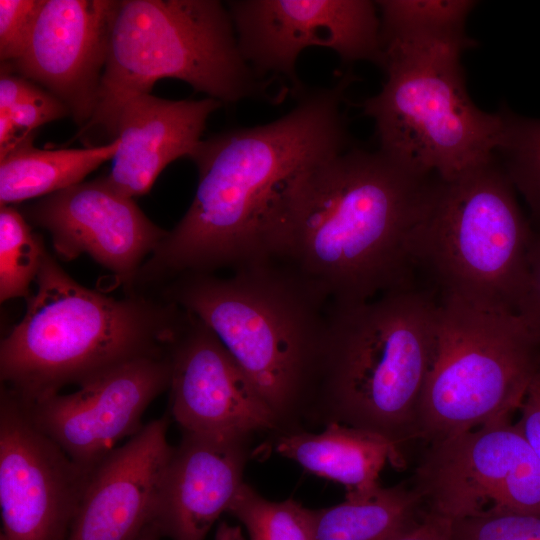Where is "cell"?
Instances as JSON below:
<instances>
[{
  "instance_id": "cell-32",
  "label": "cell",
  "mask_w": 540,
  "mask_h": 540,
  "mask_svg": "<svg viewBox=\"0 0 540 540\" xmlns=\"http://www.w3.org/2000/svg\"><path fill=\"white\" fill-rule=\"evenodd\" d=\"M452 521L427 510L423 520L395 540H451Z\"/></svg>"
},
{
  "instance_id": "cell-6",
  "label": "cell",
  "mask_w": 540,
  "mask_h": 540,
  "mask_svg": "<svg viewBox=\"0 0 540 540\" xmlns=\"http://www.w3.org/2000/svg\"><path fill=\"white\" fill-rule=\"evenodd\" d=\"M462 36H406L382 42L381 91L359 106L375 123L379 150L412 172L454 179L495 156L506 115L469 98L460 57Z\"/></svg>"
},
{
  "instance_id": "cell-12",
  "label": "cell",
  "mask_w": 540,
  "mask_h": 540,
  "mask_svg": "<svg viewBox=\"0 0 540 540\" xmlns=\"http://www.w3.org/2000/svg\"><path fill=\"white\" fill-rule=\"evenodd\" d=\"M90 472L1 386L0 540H66Z\"/></svg>"
},
{
  "instance_id": "cell-16",
  "label": "cell",
  "mask_w": 540,
  "mask_h": 540,
  "mask_svg": "<svg viewBox=\"0 0 540 540\" xmlns=\"http://www.w3.org/2000/svg\"><path fill=\"white\" fill-rule=\"evenodd\" d=\"M118 3L44 0L24 53L10 64L59 98L82 127L96 108Z\"/></svg>"
},
{
  "instance_id": "cell-9",
  "label": "cell",
  "mask_w": 540,
  "mask_h": 540,
  "mask_svg": "<svg viewBox=\"0 0 540 540\" xmlns=\"http://www.w3.org/2000/svg\"><path fill=\"white\" fill-rule=\"evenodd\" d=\"M539 371L540 335L521 315L442 297L419 440L511 420Z\"/></svg>"
},
{
  "instance_id": "cell-14",
  "label": "cell",
  "mask_w": 540,
  "mask_h": 540,
  "mask_svg": "<svg viewBox=\"0 0 540 540\" xmlns=\"http://www.w3.org/2000/svg\"><path fill=\"white\" fill-rule=\"evenodd\" d=\"M22 214L50 234L59 257L87 254L132 293L144 260L168 234L105 177L42 197Z\"/></svg>"
},
{
  "instance_id": "cell-4",
  "label": "cell",
  "mask_w": 540,
  "mask_h": 540,
  "mask_svg": "<svg viewBox=\"0 0 540 540\" xmlns=\"http://www.w3.org/2000/svg\"><path fill=\"white\" fill-rule=\"evenodd\" d=\"M22 320L0 344L1 386L24 404L129 361L168 354L188 320L175 303L88 289L46 251Z\"/></svg>"
},
{
  "instance_id": "cell-17",
  "label": "cell",
  "mask_w": 540,
  "mask_h": 540,
  "mask_svg": "<svg viewBox=\"0 0 540 540\" xmlns=\"http://www.w3.org/2000/svg\"><path fill=\"white\" fill-rule=\"evenodd\" d=\"M169 416L144 425L90 472L66 540H137L152 524L173 452Z\"/></svg>"
},
{
  "instance_id": "cell-10",
  "label": "cell",
  "mask_w": 540,
  "mask_h": 540,
  "mask_svg": "<svg viewBox=\"0 0 540 540\" xmlns=\"http://www.w3.org/2000/svg\"><path fill=\"white\" fill-rule=\"evenodd\" d=\"M427 445L410 481L427 510L451 521L540 515V459L511 420Z\"/></svg>"
},
{
  "instance_id": "cell-2",
  "label": "cell",
  "mask_w": 540,
  "mask_h": 540,
  "mask_svg": "<svg viewBox=\"0 0 540 540\" xmlns=\"http://www.w3.org/2000/svg\"><path fill=\"white\" fill-rule=\"evenodd\" d=\"M355 79L347 73L334 85L303 92L294 108L272 122L201 140L189 157L198 171L194 199L144 262L137 284L263 263L265 223L283 186L349 147L342 105Z\"/></svg>"
},
{
  "instance_id": "cell-23",
  "label": "cell",
  "mask_w": 540,
  "mask_h": 540,
  "mask_svg": "<svg viewBox=\"0 0 540 540\" xmlns=\"http://www.w3.org/2000/svg\"><path fill=\"white\" fill-rule=\"evenodd\" d=\"M71 116L68 107L35 82L10 72L0 77V158L51 121Z\"/></svg>"
},
{
  "instance_id": "cell-33",
  "label": "cell",
  "mask_w": 540,
  "mask_h": 540,
  "mask_svg": "<svg viewBox=\"0 0 540 540\" xmlns=\"http://www.w3.org/2000/svg\"><path fill=\"white\" fill-rule=\"evenodd\" d=\"M215 540H244V536L239 526L222 522L217 528Z\"/></svg>"
},
{
  "instance_id": "cell-25",
  "label": "cell",
  "mask_w": 540,
  "mask_h": 540,
  "mask_svg": "<svg viewBox=\"0 0 540 540\" xmlns=\"http://www.w3.org/2000/svg\"><path fill=\"white\" fill-rule=\"evenodd\" d=\"M46 252L27 219L12 205L0 209V300L31 296Z\"/></svg>"
},
{
  "instance_id": "cell-3",
  "label": "cell",
  "mask_w": 540,
  "mask_h": 540,
  "mask_svg": "<svg viewBox=\"0 0 540 540\" xmlns=\"http://www.w3.org/2000/svg\"><path fill=\"white\" fill-rule=\"evenodd\" d=\"M438 302L413 287L329 305L328 327L304 421L377 434L402 465L419 440V407L431 366Z\"/></svg>"
},
{
  "instance_id": "cell-15",
  "label": "cell",
  "mask_w": 540,
  "mask_h": 540,
  "mask_svg": "<svg viewBox=\"0 0 540 540\" xmlns=\"http://www.w3.org/2000/svg\"><path fill=\"white\" fill-rule=\"evenodd\" d=\"M169 360L170 410L182 432L248 437L281 432L275 413L240 365L194 316L188 314Z\"/></svg>"
},
{
  "instance_id": "cell-11",
  "label": "cell",
  "mask_w": 540,
  "mask_h": 540,
  "mask_svg": "<svg viewBox=\"0 0 540 540\" xmlns=\"http://www.w3.org/2000/svg\"><path fill=\"white\" fill-rule=\"evenodd\" d=\"M242 56L261 80L282 77L302 95L296 63L311 46L350 63L382 62L380 18L368 0H237L227 4Z\"/></svg>"
},
{
  "instance_id": "cell-29",
  "label": "cell",
  "mask_w": 540,
  "mask_h": 540,
  "mask_svg": "<svg viewBox=\"0 0 540 540\" xmlns=\"http://www.w3.org/2000/svg\"><path fill=\"white\" fill-rule=\"evenodd\" d=\"M44 0H0V59L15 62L24 53Z\"/></svg>"
},
{
  "instance_id": "cell-18",
  "label": "cell",
  "mask_w": 540,
  "mask_h": 540,
  "mask_svg": "<svg viewBox=\"0 0 540 540\" xmlns=\"http://www.w3.org/2000/svg\"><path fill=\"white\" fill-rule=\"evenodd\" d=\"M252 437L182 432L166 467L152 526L170 540H205L243 481Z\"/></svg>"
},
{
  "instance_id": "cell-22",
  "label": "cell",
  "mask_w": 540,
  "mask_h": 540,
  "mask_svg": "<svg viewBox=\"0 0 540 540\" xmlns=\"http://www.w3.org/2000/svg\"><path fill=\"white\" fill-rule=\"evenodd\" d=\"M34 134L0 158V204L45 197L73 185L113 159L120 140L86 148L39 149Z\"/></svg>"
},
{
  "instance_id": "cell-1",
  "label": "cell",
  "mask_w": 540,
  "mask_h": 540,
  "mask_svg": "<svg viewBox=\"0 0 540 540\" xmlns=\"http://www.w3.org/2000/svg\"><path fill=\"white\" fill-rule=\"evenodd\" d=\"M430 183L379 149L348 147L324 157L277 195L264 227L263 262L328 305L413 287L410 236Z\"/></svg>"
},
{
  "instance_id": "cell-13",
  "label": "cell",
  "mask_w": 540,
  "mask_h": 540,
  "mask_svg": "<svg viewBox=\"0 0 540 540\" xmlns=\"http://www.w3.org/2000/svg\"><path fill=\"white\" fill-rule=\"evenodd\" d=\"M170 377L168 352L124 363L78 386L75 392L22 403L45 435L77 465L91 471L117 442L142 429L145 410L169 389Z\"/></svg>"
},
{
  "instance_id": "cell-19",
  "label": "cell",
  "mask_w": 540,
  "mask_h": 540,
  "mask_svg": "<svg viewBox=\"0 0 540 540\" xmlns=\"http://www.w3.org/2000/svg\"><path fill=\"white\" fill-rule=\"evenodd\" d=\"M221 106L211 97L168 100L151 93L128 100L115 121L112 137L120 145L106 180L131 198L148 193L168 164L191 156Z\"/></svg>"
},
{
  "instance_id": "cell-34",
  "label": "cell",
  "mask_w": 540,
  "mask_h": 540,
  "mask_svg": "<svg viewBox=\"0 0 540 540\" xmlns=\"http://www.w3.org/2000/svg\"><path fill=\"white\" fill-rule=\"evenodd\" d=\"M162 537L159 532L152 526H148L137 540H160Z\"/></svg>"
},
{
  "instance_id": "cell-7",
  "label": "cell",
  "mask_w": 540,
  "mask_h": 540,
  "mask_svg": "<svg viewBox=\"0 0 540 540\" xmlns=\"http://www.w3.org/2000/svg\"><path fill=\"white\" fill-rule=\"evenodd\" d=\"M174 78L223 103L267 98L241 54L229 10L217 0H121L110 30L106 63L92 118L112 137L121 107Z\"/></svg>"
},
{
  "instance_id": "cell-31",
  "label": "cell",
  "mask_w": 540,
  "mask_h": 540,
  "mask_svg": "<svg viewBox=\"0 0 540 540\" xmlns=\"http://www.w3.org/2000/svg\"><path fill=\"white\" fill-rule=\"evenodd\" d=\"M515 423L540 459V371L531 381Z\"/></svg>"
},
{
  "instance_id": "cell-20",
  "label": "cell",
  "mask_w": 540,
  "mask_h": 540,
  "mask_svg": "<svg viewBox=\"0 0 540 540\" xmlns=\"http://www.w3.org/2000/svg\"><path fill=\"white\" fill-rule=\"evenodd\" d=\"M274 447L308 472L343 484L346 494H367L376 489L387 461L403 467L387 440L340 423L327 424L320 433L304 429L278 433Z\"/></svg>"
},
{
  "instance_id": "cell-28",
  "label": "cell",
  "mask_w": 540,
  "mask_h": 540,
  "mask_svg": "<svg viewBox=\"0 0 540 540\" xmlns=\"http://www.w3.org/2000/svg\"><path fill=\"white\" fill-rule=\"evenodd\" d=\"M451 540H540V515L495 513L452 521Z\"/></svg>"
},
{
  "instance_id": "cell-8",
  "label": "cell",
  "mask_w": 540,
  "mask_h": 540,
  "mask_svg": "<svg viewBox=\"0 0 540 540\" xmlns=\"http://www.w3.org/2000/svg\"><path fill=\"white\" fill-rule=\"evenodd\" d=\"M532 235L494 156L431 181L409 245L415 268L431 275L442 297L518 313Z\"/></svg>"
},
{
  "instance_id": "cell-5",
  "label": "cell",
  "mask_w": 540,
  "mask_h": 540,
  "mask_svg": "<svg viewBox=\"0 0 540 540\" xmlns=\"http://www.w3.org/2000/svg\"><path fill=\"white\" fill-rule=\"evenodd\" d=\"M163 295L217 336L275 413L280 433L302 429L327 334V303L272 263L227 278L183 274Z\"/></svg>"
},
{
  "instance_id": "cell-21",
  "label": "cell",
  "mask_w": 540,
  "mask_h": 540,
  "mask_svg": "<svg viewBox=\"0 0 540 540\" xmlns=\"http://www.w3.org/2000/svg\"><path fill=\"white\" fill-rule=\"evenodd\" d=\"M427 509L410 482L346 494L340 504L309 509L314 540H395L416 527Z\"/></svg>"
},
{
  "instance_id": "cell-24",
  "label": "cell",
  "mask_w": 540,
  "mask_h": 540,
  "mask_svg": "<svg viewBox=\"0 0 540 540\" xmlns=\"http://www.w3.org/2000/svg\"><path fill=\"white\" fill-rule=\"evenodd\" d=\"M466 0H382L381 41L406 36H460L464 22L475 6Z\"/></svg>"
},
{
  "instance_id": "cell-27",
  "label": "cell",
  "mask_w": 540,
  "mask_h": 540,
  "mask_svg": "<svg viewBox=\"0 0 540 540\" xmlns=\"http://www.w3.org/2000/svg\"><path fill=\"white\" fill-rule=\"evenodd\" d=\"M506 121L505 139L499 149L507 156L506 173L540 220V120L506 115Z\"/></svg>"
},
{
  "instance_id": "cell-30",
  "label": "cell",
  "mask_w": 540,
  "mask_h": 540,
  "mask_svg": "<svg viewBox=\"0 0 540 540\" xmlns=\"http://www.w3.org/2000/svg\"><path fill=\"white\" fill-rule=\"evenodd\" d=\"M518 314L540 335V233L532 235L527 256V276Z\"/></svg>"
},
{
  "instance_id": "cell-26",
  "label": "cell",
  "mask_w": 540,
  "mask_h": 540,
  "mask_svg": "<svg viewBox=\"0 0 540 540\" xmlns=\"http://www.w3.org/2000/svg\"><path fill=\"white\" fill-rule=\"evenodd\" d=\"M227 512L244 525L249 540H314L309 509L293 499L267 500L245 482Z\"/></svg>"
}]
</instances>
